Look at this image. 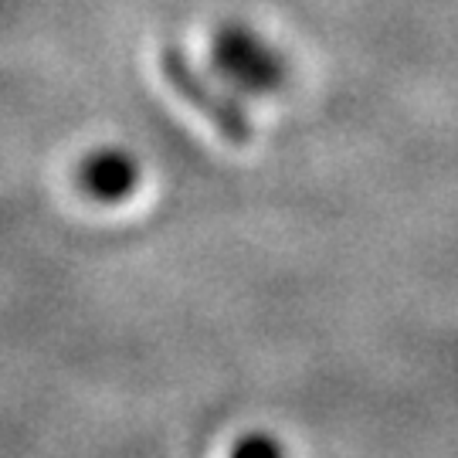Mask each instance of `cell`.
Masks as SVG:
<instances>
[{"label":"cell","mask_w":458,"mask_h":458,"mask_svg":"<svg viewBox=\"0 0 458 458\" xmlns=\"http://www.w3.org/2000/svg\"><path fill=\"white\" fill-rule=\"evenodd\" d=\"M160 62H164V75L170 89L187 106H194L197 113L204 115L228 143H234V147H248L251 143V119H248V113L238 102H231L228 96H221L217 89H211V82L204 75H197V68L187 62V55L181 48H174V45L164 48Z\"/></svg>","instance_id":"6da1fadb"},{"label":"cell","mask_w":458,"mask_h":458,"mask_svg":"<svg viewBox=\"0 0 458 458\" xmlns=\"http://www.w3.org/2000/svg\"><path fill=\"white\" fill-rule=\"evenodd\" d=\"M214 58L217 65L228 72L231 79L245 85H255V89H268V85H278L282 79V62L278 55L262 38H255L245 28H225L214 41Z\"/></svg>","instance_id":"7a4b0ae2"},{"label":"cell","mask_w":458,"mask_h":458,"mask_svg":"<svg viewBox=\"0 0 458 458\" xmlns=\"http://www.w3.org/2000/svg\"><path fill=\"white\" fill-rule=\"evenodd\" d=\"M79 187L92 200L119 204V200H126L140 187V164L119 147L96 149L79 166Z\"/></svg>","instance_id":"3957f363"},{"label":"cell","mask_w":458,"mask_h":458,"mask_svg":"<svg viewBox=\"0 0 458 458\" xmlns=\"http://www.w3.org/2000/svg\"><path fill=\"white\" fill-rule=\"evenodd\" d=\"M231 458H285L282 455V445L268 435H248L242 442L231 448Z\"/></svg>","instance_id":"277c9868"}]
</instances>
